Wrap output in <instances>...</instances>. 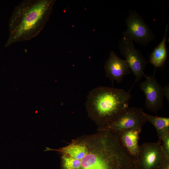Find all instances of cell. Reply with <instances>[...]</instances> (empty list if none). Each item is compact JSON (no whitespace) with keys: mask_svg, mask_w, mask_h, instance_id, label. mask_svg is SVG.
<instances>
[{"mask_svg":"<svg viewBox=\"0 0 169 169\" xmlns=\"http://www.w3.org/2000/svg\"><path fill=\"white\" fill-rule=\"evenodd\" d=\"M162 144L161 146L162 150L168 158H169V135L164 137L161 140Z\"/></svg>","mask_w":169,"mask_h":169,"instance_id":"13","label":"cell"},{"mask_svg":"<svg viewBox=\"0 0 169 169\" xmlns=\"http://www.w3.org/2000/svg\"><path fill=\"white\" fill-rule=\"evenodd\" d=\"M54 0H25L16 6L9 19L5 47L37 36L49 19Z\"/></svg>","mask_w":169,"mask_h":169,"instance_id":"2","label":"cell"},{"mask_svg":"<svg viewBox=\"0 0 169 169\" xmlns=\"http://www.w3.org/2000/svg\"><path fill=\"white\" fill-rule=\"evenodd\" d=\"M161 141L147 142L140 146L138 157L134 164L138 163L142 169H156L161 167L168 158L161 147Z\"/></svg>","mask_w":169,"mask_h":169,"instance_id":"7","label":"cell"},{"mask_svg":"<svg viewBox=\"0 0 169 169\" xmlns=\"http://www.w3.org/2000/svg\"><path fill=\"white\" fill-rule=\"evenodd\" d=\"M105 131L81 136L56 151L69 159L74 169H134V163L119 140Z\"/></svg>","mask_w":169,"mask_h":169,"instance_id":"1","label":"cell"},{"mask_svg":"<svg viewBox=\"0 0 169 169\" xmlns=\"http://www.w3.org/2000/svg\"><path fill=\"white\" fill-rule=\"evenodd\" d=\"M141 131L136 129L125 130L120 133L118 137L121 146L134 164L137 161L139 155L140 146L138 141Z\"/></svg>","mask_w":169,"mask_h":169,"instance_id":"10","label":"cell"},{"mask_svg":"<svg viewBox=\"0 0 169 169\" xmlns=\"http://www.w3.org/2000/svg\"><path fill=\"white\" fill-rule=\"evenodd\" d=\"M130 91L122 89L100 86L89 93L85 102L88 115L101 127L118 116L129 107Z\"/></svg>","mask_w":169,"mask_h":169,"instance_id":"3","label":"cell"},{"mask_svg":"<svg viewBox=\"0 0 169 169\" xmlns=\"http://www.w3.org/2000/svg\"><path fill=\"white\" fill-rule=\"evenodd\" d=\"M163 93L164 97H165L169 102V86L167 84L163 88Z\"/></svg>","mask_w":169,"mask_h":169,"instance_id":"14","label":"cell"},{"mask_svg":"<svg viewBox=\"0 0 169 169\" xmlns=\"http://www.w3.org/2000/svg\"><path fill=\"white\" fill-rule=\"evenodd\" d=\"M168 24H167L165 33L160 43L156 47L151 53L149 62L156 69L161 67L165 64L167 57V51L166 46V33Z\"/></svg>","mask_w":169,"mask_h":169,"instance_id":"11","label":"cell"},{"mask_svg":"<svg viewBox=\"0 0 169 169\" xmlns=\"http://www.w3.org/2000/svg\"><path fill=\"white\" fill-rule=\"evenodd\" d=\"M119 48L120 53L125 59L130 69L135 77L134 82L129 90L130 91L136 83L143 77H147L144 70L147 62L140 51L136 49L133 42L126 37H123L120 39Z\"/></svg>","mask_w":169,"mask_h":169,"instance_id":"6","label":"cell"},{"mask_svg":"<svg viewBox=\"0 0 169 169\" xmlns=\"http://www.w3.org/2000/svg\"><path fill=\"white\" fill-rule=\"evenodd\" d=\"M104 67L106 76L112 82L120 83L124 77L131 72L126 60L120 58L113 51L110 52Z\"/></svg>","mask_w":169,"mask_h":169,"instance_id":"9","label":"cell"},{"mask_svg":"<svg viewBox=\"0 0 169 169\" xmlns=\"http://www.w3.org/2000/svg\"><path fill=\"white\" fill-rule=\"evenodd\" d=\"M140 87L145 96L146 108L157 112L163 106L164 96L163 87L157 81L154 73L147 76L146 79L140 84Z\"/></svg>","mask_w":169,"mask_h":169,"instance_id":"8","label":"cell"},{"mask_svg":"<svg viewBox=\"0 0 169 169\" xmlns=\"http://www.w3.org/2000/svg\"><path fill=\"white\" fill-rule=\"evenodd\" d=\"M143 110L141 108L128 107L114 120L98 131H106L119 136L124 131L130 129L141 130L146 122Z\"/></svg>","mask_w":169,"mask_h":169,"instance_id":"4","label":"cell"},{"mask_svg":"<svg viewBox=\"0 0 169 169\" xmlns=\"http://www.w3.org/2000/svg\"><path fill=\"white\" fill-rule=\"evenodd\" d=\"M145 117L146 121L150 122L156 130L159 140L169 135V118L151 115L145 113Z\"/></svg>","mask_w":169,"mask_h":169,"instance_id":"12","label":"cell"},{"mask_svg":"<svg viewBox=\"0 0 169 169\" xmlns=\"http://www.w3.org/2000/svg\"><path fill=\"white\" fill-rule=\"evenodd\" d=\"M125 22L127 28L122 33L123 37L143 46L155 38L156 35L136 10L129 11Z\"/></svg>","mask_w":169,"mask_h":169,"instance_id":"5","label":"cell"}]
</instances>
